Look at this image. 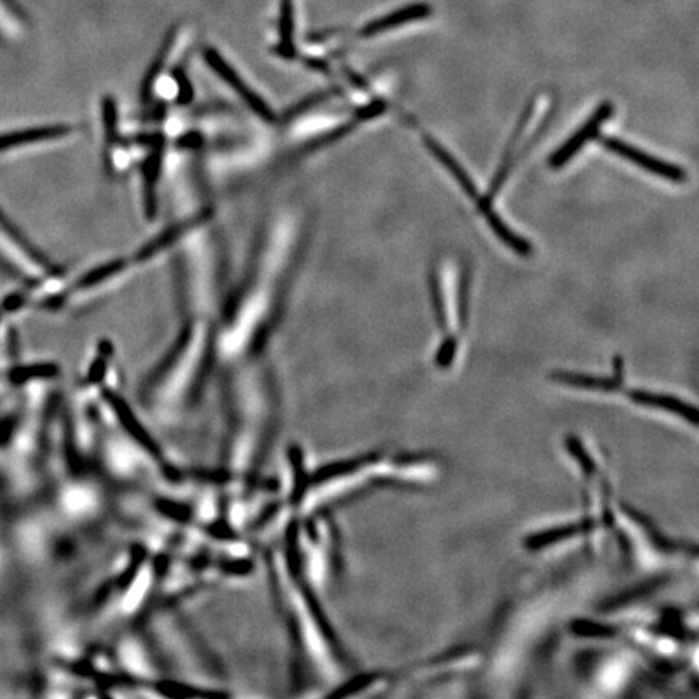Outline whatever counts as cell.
Here are the masks:
<instances>
[{
  "instance_id": "6da1fadb",
  "label": "cell",
  "mask_w": 699,
  "mask_h": 699,
  "mask_svg": "<svg viewBox=\"0 0 699 699\" xmlns=\"http://www.w3.org/2000/svg\"><path fill=\"white\" fill-rule=\"evenodd\" d=\"M0 261L10 267L17 276L34 285L52 282L59 274L56 267L47 263L38 251H34L2 216H0Z\"/></svg>"
},
{
  "instance_id": "7a4b0ae2",
  "label": "cell",
  "mask_w": 699,
  "mask_h": 699,
  "mask_svg": "<svg viewBox=\"0 0 699 699\" xmlns=\"http://www.w3.org/2000/svg\"><path fill=\"white\" fill-rule=\"evenodd\" d=\"M203 59L206 65L211 68L212 73L219 77V80L224 81V85L232 89V93L237 94L238 99H242L245 106L250 107L253 114L258 115L259 119H263L264 122L274 120V112L269 104L256 93V89L248 81L243 80L237 68L225 59L221 51H217L216 47H204Z\"/></svg>"
},
{
  "instance_id": "3957f363",
  "label": "cell",
  "mask_w": 699,
  "mask_h": 699,
  "mask_svg": "<svg viewBox=\"0 0 699 699\" xmlns=\"http://www.w3.org/2000/svg\"><path fill=\"white\" fill-rule=\"evenodd\" d=\"M73 135H75V127L67 125V123L18 128L13 132L0 133V157L51 146L54 143H60V141L70 140Z\"/></svg>"
},
{
  "instance_id": "277c9868",
  "label": "cell",
  "mask_w": 699,
  "mask_h": 699,
  "mask_svg": "<svg viewBox=\"0 0 699 699\" xmlns=\"http://www.w3.org/2000/svg\"><path fill=\"white\" fill-rule=\"evenodd\" d=\"M298 28H300V0H276L272 17L274 52L282 59L298 56Z\"/></svg>"
},
{
  "instance_id": "5b68a950",
  "label": "cell",
  "mask_w": 699,
  "mask_h": 699,
  "mask_svg": "<svg viewBox=\"0 0 699 699\" xmlns=\"http://www.w3.org/2000/svg\"><path fill=\"white\" fill-rule=\"evenodd\" d=\"M601 145L609 149V151H612V153L617 154V156L633 162V164L646 170L649 174L667 178L670 182L675 183H682L683 180L687 178V174L683 172L682 167L675 166V164H670V162L667 161H662V159H657V157L651 156V154L644 153L641 149L633 148V146L628 145L625 141L619 140V138L606 136V138H601Z\"/></svg>"
},
{
  "instance_id": "8992f818",
  "label": "cell",
  "mask_w": 699,
  "mask_h": 699,
  "mask_svg": "<svg viewBox=\"0 0 699 699\" xmlns=\"http://www.w3.org/2000/svg\"><path fill=\"white\" fill-rule=\"evenodd\" d=\"M612 112H614L612 102H602L598 111L589 117L588 122L552 154L551 161H549L551 166L554 169H559V167L564 166L565 162L570 161L591 138L598 135L599 127L611 117Z\"/></svg>"
},
{
  "instance_id": "52a82bcc",
  "label": "cell",
  "mask_w": 699,
  "mask_h": 699,
  "mask_svg": "<svg viewBox=\"0 0 699 699\" xmlns=\"http://www.w3.org/2000/svg\"><path fill=\"white\" fill-rule=\"evenodd\" d=\"M431 13H433V7L426 4V2L405 5V7H400V9L394 10L389 15H384V17L376 18V20L366 23L361 28L360 36L361 38H373V36L395 30V28L407 25V23L420 22L424 18L431 17Z\"/></svg>"
},
{
  "instance_id": "ba28073f",
  "label": "cell",
  "mask_w": 699,
  "mask_h": 699,
  "mask_svg": "<svg viewBox=\"0 0 699 699\" xmlns=\"http://www.w3.org/2000/svg\"><path fill=\"white\" fill-rule=\"evenodd\" d=\"M476 204H478L479 211L483 212L484 216H486L489 227L494 230V233H496L497 237H499L505 245L509 246L510 250L522 256H528L533 253V248H531L530 243L526 242L525 238L513 232L509 225L505 224V222L500 219L499 214L492 209V201H489L486 196H483V198H478V200H476Z\"/></svg>"
},
{
  "instance_id": "9c48e42d",
  "label": "cell",
  "mask_w": 699,
  "mask_h": 699,
  "mask_svg": "<svg viewBox=\"0 0 699 699\" xmlns=\"http://www.w3.org/2000/svg\"><path fill=\"white\" fill-rule=\"evenodd\" d=\"M423 140L424 145L428 146V148L433 151L434 156H436L437 159H439V161H441L442 164L447 167L450 174L454 175L455 180L460 183V187L463 188L466 195L470 196L471 200H478V190H476L475 183H473V180H471L470 175L466 174V170L463 169L460 164H458L457 159H455V157L452 156V154H450L449 151H447V149L441 145V143H437L434 138H431V136L424 135Z\"/></svg>"
},
{
  "instance_id": "30bf717a",
  "label": "cell",
  "mask_w": 699,
  "mask_h": 699,
  "mask_svg": "<svg viewBox=\"0 0 699 699\" xmlns=\"http://www.w3.org/2000/svg\"><path fill=\"white\" fill-rule=\"evenodd\" d=\"M26 36V20L17 5L0 0V38L7 43H18Z\"/></svg>"
},
{
  "instance_id": "8fae6325",
  "label": "cell",
  "mask_w": 699,
  "mask_h": 699,
  "mask_svg": "<svg viewBox=\"0 0 699 699\" xmlns=\"http://www.w3.org/2000/svg\"><path fill=\"white\" fill-rule=\"evenodd\" d=\"M123 269H125V264L120 263V261H114V263L104 264V266L94 269V271L86 274L80 282H77V293L89 292V290L98 289L102 284H107L111 282L115 277H119L122 274Z\"/></svg>"
},
{
  "instance_id": "7c38bea8",
  "label": "cell",
  "mask_w": 699,
  "mask_h": 699,
  "mask_svg": "<svg viewBox=\"0 0 699 699\" xmlns=\"http://www.w3.org/2000/svg\"><path fill=\"white\" fill-rule=\"evenodd\" d=\"M431 295H433L434 311H436V319L439 322V327L442 331H447V316H445L444 298H442L441 280L437 277L436 272L431 274Z\"/></svg>"
},
{
  "instance_id": "4fadbf2b",
  "label": "cell",
  "mask_w": 699,
  "mask_h": 699,
  "mask_svg": "<svg viewBox=\"0 0 699 699\" xmlns=\"http://www.w3.org/2000/svg\"><path fill=\"white\" fill-rule=\"evenodd\" d=\"M468 274L463 272L462 284H460V306H458V314H460V327L465 329V322L468 319Z\"/></svg>"
},
{
  "instance_id": "5bb4252c",
  "label": "cell",
  "mask_w": 699,
  "mask_h": 699,
  "mask_svg": "<svg viewBox=\"0 0 699 699\" xmlns=\"http://www.w3.org/2000/svg\"><path fill=\"white\" fill-rule=\"evenodd\" d=\"M455 348H457V342H455V339L450 337V339L445 340L444 344H442L441 350H439V353H437V365L442 366V368L449 366L450 361L454 360Z\"/></svg>"
}]
</instances>
